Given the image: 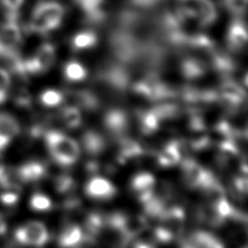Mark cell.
Masks as SVG:
<instances>
[{"label":"cell","instance_id":"6da1fadb","mask_svg":"<svg viewBox=\"0 0 248 248\" xmlns=\"http://www.w3.org/2000/svg\"><path fill=\"white\" fill-rule=\"evenodd\" d=\"M43 136L48 153L57 165L71 167L78 160L81 147L77 140L57 130H46Z\"/></svg>","mask_w":248,"mask_h":248},{"label":"cell","instance_id":"7a4b0ae2","mask_svg":"<svg viewBox=\"0 0 248 248\" xmlns=\"http://www.w3.org/2000/svg\"><path fill=\"white\" fill-rule=\"evenodd\" d=\"M64 7L57 1H41L35 6L32 19L26 26L29 32L47 34L61 25L64 16Z\"/></svg>","mask_w":248,"mask_h":248},{"label":"cell","instance_id":"3957f363","mask_svg":"<svg viewBox=\"0 0 248 248\" xmlns=\"http://www.w3.org/2000/svg\"><path fill=\"white\" fill-rule=\"evenodd\" d=\"M182 173L184 183L193 189L205 188L217 179L211 171L205 169L192 158H185L182 161Z\"/></svg>","mask_w":248,"mask_h":248},{"label":"cell","instance_id":"277c9868","mask_svg":"<svg viewBox=\"0 0 248 248\" xmlns=\"http://www.w3.org/2000/svg\"><path fill=\"white\" fill-rule=\"evenodd\" d=\"M15 240L22 246L42 247L49 240L45 224L32 221L17 228L15 231Z\"/></svg>","mask_w":248,"mask_h":248},{"label":"cell","instance_id":"5b68a950","mask_svg":"<svg viewBox=\"0 0 248 248\" xmlns=\"http://www.w3.org/2000/svg\"><path fill=\"white\" fill-rule=\"evenodd\" d=\"M104 126L108 134L117 140L125 139L131 128L130 116L120 108L109 109L104 116Z\"/></svg>","mask_w":248,"mask_h":248},{"label":"cell","instance_id":"8992f818","mask_svg":"<svg viewBox=\"0 0 248 248\" xmlns=\"http://www.w3.org/2000/svg\"><path fill=\"white\" fill-rule=\"evenodd\" d=\"M219 93V101L225 108H228L230 111L234 112L241 107L242 104L246 99V93L244 88H242L237 83L232 79L225 78L221 83Z\"/></svg>","mask_w":248,"mask_h":248},{"label":"cell","instance_id":"52a82bcc","mask_svg":"<svg viewBox=\"0 0 248 248\" xmlns=\"http://www.w3.org/2000/svg\"><path fill=\"white\" fill-rule=\"evenodd\" d=\"M117 193V187L113 183L98 175L92 176L85 185L86 196L95 201H109L116 196Z\"/></svg>","mask_w":248,"mask_h":248},{"label":"cell","instance_id":"ba28073f","mask_svg":"<svg viewBox=\"0 0 248 248\" xmlns=\"http://www.w3.org/2000/svg\"><path fill=\"white\" fill-rule=\"evenodd\" d=\"M183 145L179 140L167 141L156 154V161L161 168H172L178 166L182 160Z\"/></svg>","mask_w":248,"mask_h":248},{"label":"cell","instance_id":"9c48e42d","mask_svg":"<svg viewBox=\"0 0 248 248\" xmlns=\"http://www.w3.org/2000/svg\"><path fill=\"white\" fill-rule=\"evenodd\" d=\"M17 178L22 184L35 183L47 175V166L42 161H29L15 168Z\"/></svg>","mask_w":248,"mask_h":248},{"label":"cell","instance_id":"30bf717a","mask_svg":"<svg viewBox=\"0 0 248 248\" xmlns=\"http://www.w3.org/2000/svg\"><path fill=\"white\" fill-rule=\"evenodd\" d=\"M65 97L72 100V105L78 109L86 110V111H96L100 107V97L95 92L91 90H78L70 91Z\"/></svg>","mask_w":248,"mask_h":248},{"label":"cell","instance_id":"8fae6325","mask_svg":"<svg viewBox=\"0 0 248 248\" xmlns=\"http://www.w3.org/2000/svg\"><path fill=\"white\" fill-rule=\"evenodd\" d=\"M81 145L88 156L95 158L103 154L107 148V140L99 132L87 130L81 137Z\"/></svg>","mask_w":248,"mask_h":248},{"label":"cell","instance_id":"7c38bea8","mask_svg":"<svg viewBox=\"0 0 248 248\" xmlns=\"http://www.w3.org/2000/svg\"><path fill=\"white\" fill-rule=\"evenodd\" d=\"M208 70H209V65L207 61L197 57H187L180 63L181 74L187 81H195V79L203 78Z\"/></svg>","mask_w":248,"mask_h":248},{"label":"cell","instance_id":"4fadbf2b","mask_svg":"<svg viewBox=\"0 0 248 248\" xmlns=\"http://www.w3.org/2000/svg\"><path fill=\"white\" fill-rule=\"evenodd\" d=\"M60 248H75L85 243L83 228L77 223H68L62 228L58 236Z\"/></svg>","mask_w":248,"mask_h":248},{"label":"cell","instance_id":"5bb4252c","mask_svg":"<svg viewBox=\"0 0 248 248\" xmlns=\"http://www.w3.org/2000/svg\"><path fill=\"white\" fill-rule=\"evenodd\" d=\"M227 43L229 49L234 52H238L245 48L247 44V30L244 22L240 20L232 22L228 30Z\"/></svg>","mask_w":248,"mask_h":248},{"label":"cell","instance_id":"9a60e30c","mask_svg":"<svg viewBox=\"0 0 248 248\" xmlns=\"http://www.w3.org/2000/svg\"><path fill=\"white\" fill-rule=\"evenodd\" d=\"M137 123H139L140 132L144 135H153L160 127L161 121L158 118L154 110L150 109H140L136 111Z\"/></svg>","mask_w":248,"mask_h":248},{"label":"cell","instance_id":"2e32d148","mask_svg":"<svg viewBox=\"0 0 248 248\" xmlns=\"http://www.w3.org/2000/svg\"><path fill=\"white\" fill-rule=\"evenodd\" d=\"M217 17H218V12L211 0H197L196 19L199 25L207 28L215 23Z\"/></svg>","mask_w":248,"mask_h":248},{"label":"cell","instance_id":"e0dca14e","mask_svg":"<svg viewBox=\"0 0 248 248\" xmlns=\"http://www.w3.org/2000/svg\"><path fill=\"white\" fill-rule=\"evenodd\" d=\"M98 43V37H97L96 33L92 32V31H83V32H78L71 38V48L72 50L78 52L86 49H91V48L95 47Z\"/></svg>","mask_w":248,"mask_h":248},{"label":"cell","instance_id":"ac0fdd59","mask_svg":"<svg viewBox=\"0 0 248 248\" xmlns=\"http://www.w3.org/2000/svg\"><path fill=\"white\" fill-rule=\"evenodd\" d=\"M35 58L37 59L43 73L47 72L56 61V48L50 43H44L38 48V50L35 55Z\"/></svg>","mask_w":248,"mask_h":248},{"label":"cell","instance_id":"d6986e66","mask_svg":"<svg viewBox=\"0 0 248 248\" xmlns=\"http://www.w3.org/2000/svg\"><path fill=\"white\" fill-rule=\"evenodd\" d=\"M59 117L63 125L69 130H75L82 125L81 110L73 105L62 108Z\"/></svg>","mask_w":248,"mask_h":248},{"label":"cell","instance_id":"ffe728a7","mask_svg":"<svg viewBox=\"0 0 248 248\" xmlns=\"http://www.w3.org/2000/svg\"><path fill=\"white\" fill-rule=\"evenodd\" d=\"M131 189L135 194H139L145 190L153 189L156 186V178L150 172H140L135 174L131 180Z\"/></svg>","mask_w":248,"mask_h":248},{"label":"cell","instance_id":"44dd1931","mask_svg":"<svg viewBox=\"0 0 248 248\" xmlns=\"http://www.w3.org/2000/svg\"><path fill=\"white\" fill-rule=\"evenodd\" d=\"M87 75L88 72L85 66L75 60L66 62L63 66V77L69 82H82Z\"/></svg>","mask_w":248,"mask_h":248},{"label":"cell","instance_id":"7402d4cb","mask_svg":"<svg viewBox=\"0 0 248 248\" xmlns=\"http://www.w3.org/2000/svg\"><path fill=\"white\" fill-rule=\"evenodd\" d=\"M64 100V93L58 90H54V88L45 90L41 95H39V103H41L44 107L47 108L58 107L61 104H63Z\"/></svg>","mask_w":248,"mask_h":248},{"label":"cell","instance_id":"603a6c76","mask_svg":"<svg viewBox=\"0 0 248 248\" xmlns=\"http://www.w3.org/2000/svg\"><path fill=\"white\" fill-rule=\"evenodd\" d=\"M0 131L7 133L12 139L20 134L21 127L16 119L10 113L0 112Z\"/></svg>","mask_w":248,"mask_h":248},{"label":"cell","instance_id":"cb8c5ba5","mask_svg":"<svg viewBox=\"0 0 248 248\" xmlns=\"http://www.w3.org/2000/svg\"><path fill=\"white\" fill-rule=\"evenodd\" d=\"M55 189L56 192L61 195H68L74 194L75 188H77V182L69 174H60L55 179Z\"/></svg>","mask_w":248,"mask_h":248},{"label":"cell","instance_id":"d4e9b609","mask_svg":"<svg viewBox=\"0 0 248 248\" xmlns=\"http://www.w3.org/2000/svg\"><path fill=\"white\" fill-rule=\"evenodd\" d=\"M30 208L34 211L38 212H45L50 211L52 209V201L47 196V195L43 193H35L30 198Z\"/></svg>","mask_w":248,"mask_h":248},{"label":"cell","instance_id":"484cf974","mask_svg":"<svg viewBox=\"0 0 248 248\" xmlns=\"http://www.w3.org/2000/svg\"><path fill=\"white\" fill-rule=\"evenodd\" d=\"M212 140L205 132L195 133V135L188 140V147L194 152H203L210 147Z\"/></svg>","mask_w":248,"mask_h":248},{"label":"cell","instance_id":"4316f807","mask_svg":"<svg viewBox=\"0 0 248 248\" xmlns=\"http://www.w3.org/2000/svg\"><path fill=\"white\" fill-rule=\"evenodd\" d=\"M13 103L17 108H31L32 106V95L24 87H20L13 95Z\"/></svg>","mask_w":248,"mask_h":248},{"label":"cell","instance_id":"83f0119b","mask_svg":"<svg viewBox=\"0 0 248 248\" xmlns=\"http://www.w3.org/2000/svg\"><path fill=\"white\" fill-rule=\"evenodd\" d=\"M232 189L238 197L245 196L248 190V181L246 175H235L232 181Z\"/></svg>","mask_w":248,"mask_h":248},{"label":"cell","instance_id":"f1b7e54d","mask_svg":"<svg viewBox=\"0 0 248 248\" xmlns=\"http://www.w3.org/2000/svg\"><path fill=\"white\" fill-rule=\"evenodd\" d=\"M20 199V194L15 189H4L0 193V202L7 207L16 206Z\"/></svg>","mask_w":248,"mask_h":248},{"label":"cell","instance_id":"f546056e","mask_svg":"<svg viewBox=\"0 0 248 248\" xmlns=\"http://www.w3.org/2000/svg\"><path fill=\"white\" fill-rule=\"evenodd\" d=\"M224 4L234 16H241L246 10L247 0H224Z\"/></svg>","mask_w":248,"mask_h":248},{"label":"cell","instance_id":"4dcf8cb0","mask_svg":"<svg viewBox=\"0 0 248 248\" xmlns=\"http://www.w3.org/2000/svg\"><path fill=\"white\" fill-rule=\"evenodd\" d=\"M4 9L9 11L8 13H16V11L22 7L24 0H0Z\"/></svg>","mask_w":248,"mask_h":248},{"label":"cell","instance_id":"1f68e13d","mask_svg":"<svg viewBox=\"0 0 248 248\" xmlns=\"http://www.w3.org/2000/svg\"><path fill=\"white\" fill-rule=\"evenodd\" d=\"M12 140L13 139L10 135H8L7 133L0 131V153H1L2 150H4L8 147L9 144L11 143Z\"/></svg>","mask_w":248,"mask_h":248},{"label":"cell","instance_id":"d6a6232c","mask_svg":"<svg viewBox=\"0 0 248 248\" xmlns=\"http://www.w3.org/2000/svg\"><path fill=\"white\" fill-rule=\"evenodd\" d=\"M7 231H8L7 221H6V219H4V217L2 215H0V236L6 235Z\"/></svg>","mask_w":248,"mask_h":248},{"label":"cell","instance_id":"836d02e7","mask_svg":"<svg viewBox=\"0 0 248 248\" xmlns=\"http://www.w3.org/2000/svg\"><path fill=\"white\" fill-rule=\"evenodd\" d=\"M8 99V88L0 87V105L4 104Z\"/></svg>","mask_w":248,"mask_h":248},{"label":"cell","instance_id":"e575fe53","mask_svg":"<svg viewBox=\"0 0 248 248\" xmlns=\"http://www.w3.org/2000/svg\"><path fill=\"white\" fill-rule=\"evenodd\" d=\"M4 168H6V166L3 165V161H2V157H1V153H0V174L2 173Z\"/></svg>","mask_w":248,"mask_h":248},{"label":"cell","instance_id":"d590c367","mask_svg":"<svg viewBox=\"0 0 248 248\" xmlns=\"http://www.w3.org/2000/svg\"><path fill=\"white\" fill-rule=\"evenodd\" d=\"M243 248H247V247H246V246H244V247H243Z\"/></svg>","mask_w":248,"mask_h":248}]
</instances>
